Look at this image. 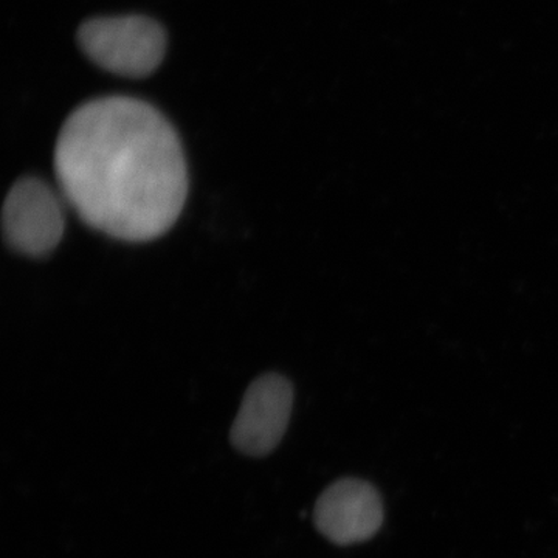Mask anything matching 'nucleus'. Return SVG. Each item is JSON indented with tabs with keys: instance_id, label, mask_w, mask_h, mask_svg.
<instances>
[{
	"instance_id": "20e7f679",
	"label": "nucleus",
	"mask_w": 558,
	"mask_h": 558,
	"mask_svg": "<svg viewBox=\"0 0 558 558\" xmlns=\"http://www.w3.org/2000/svg\"><path fill=\"white\" fill-rule=\"evenodd\" d=\"M293 388L286 377L270 373L258 377L242 399L231 427L234 449L248 457H266L277 449L288 429Z\"/></svg>"
},
{
	"instance_id": "7ed1b4c3",
	"label": "nucleus",
	"mask_w": 558,
	"mask_h": 558,
	"mask_svg": "<svg viewBox=\"0 0 558 558\" xmlns=\"http://www.w3.org/2000/svg\"><path fill=\"white\" fill-rule=\"evenodd\" d=\"M64 196L38 178L11 186L2 208V230L14 252L44 258L60 245L65 229Z\"/></svg>"
},
{
	"instance_id": "f257e3e1",
	"label": "nucleus",
	"mask_w": 558,
	"mask_h": 558,
	"mask_svg": "<svg viewBox=\"0 0 558 558\" xmlns=\"http://www.w3.org/2000/svg\"><path fill=\"white\" fill-rule=\"evenodd\" d=\"M58 189L92 229L126 242L163 236L189 194L178 132L128 97L86 102L70 113L54 146Z\"/></svg>"
},
{
	"instance_id": "39448f33",
	"label": "nucleus",
	"mask_w": 558,
	"mask_h": 558,
	"mask_svg": "<svg viewBox=\"0 0 558 558\" xmlns=\"http://www.w3.org/2000/svg\"><path fill=\"white\" fill-rule=\"evenodd\" d=\"M315 526L336 545L365 542L384 523L379 492L366 481H337L323 492L314 510Z\"/></svg>"
},
{
	"instance_id": "f03ea898",
	"label": "nucleus",
	"mask_w": 558,
	"mask_h": 558,
	"mask_svg": "<svg viewBox=\"0 0 558 558\" xmlns=\"http://www.w3.org/2000/svg\"><path fill=\"white\" fill-rule=\"evenodd\" d=\"M78 43L100 68L121 76L149 75L167 49L163 28L143 16L97 17L81 25Z\"/></svg>"
}]
</instances>
